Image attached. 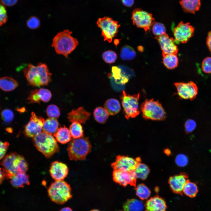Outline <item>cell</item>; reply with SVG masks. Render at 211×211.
<instances>
[{
    "label": "cell",
    "instance_id": "1",
    "mask_svg": "<svg viewBox=\"0 0 211 211\" xmlns=\"http://www.w3.org/2000/svg\"><path fill=\"white\" fill-rule=\"evenodd\" d=\"M23 71L29 84L32 86L47 85L51 81V74L45 63H39L36 66L29 64Z\"/></svg>",
    "mask_w": 211,
    "mask_h": 211
},
{
    "label": "cell",
    "instance_id": "2",
    "mask_svg": "<svg viewBox=\"0 0 211 211\" xmlns=\"http://www.w3.org/2000/svg\"><path fill=\"white\" fill-rule=\"evenodd\" d=\"M1 165L5 178L11 179L19 173H25L28 169V164L22 156L16 153H11L6 156Z\"/></svg>",
    "mask_w": 211,
    "mask_h": 211
},
{
    "label": "cell",
    "instance_id": "3",
    "mask_svg": "<svg viewBox=\"0 0 211 211\" xmlns=\"http://www.w3.org/2000/svg\"><path fill=\"white\" fill-rule=\"evenodd\" d=\"M72 33L68 29L58 33L54 38L52 44L57 54L67 58L78 44L77 40L71 36Z\"/></svg>",
    "mask_w": 211,
    "mask_h": 211
},
{
    "label": "cell",
    "instance_id": "4",
    "mask_svg": "<svg viewBox=\"0 0 211 211\" xmlns=\"http://www.w3.org/2000/svg\"><path fill=\"white\" fill-rule=\"evenodd\" d=\"M91 145L88 137L72 139L68 144L67 151L70 160H83L91 152Z\"/></svg>",
    "mask_w": 211,
    "mask_h": 211
},
{
    "label": "cell",
    "instance_id": "5",
    "mask_svg": "<svg viewBox=\"0 0 211 211\" xmlns=\"http://www.w3.org/2000/svg\"><path fill=\"white\" fill-rule=\"evenodd\" d=\"M33 139L35 147L47 158L50 157L59 151L57 141L52 135L42 131Z\"/></svg>",
    "mask_w": 211,
    "mask_h": 211
},
{
    "label": "cell",
    "instance_id": "6",
    "mask_svg": "<svg viewBox=\"0 0 211 211\" xmlns=\"http://www.w3.org/2000/svg\"><path fill=\"white\" fill-rule=\"evenodd\" d=\"M47 192L51 201L58 204H64L72 197L70 185L63 181H55L52 183Z\"/></svg>",
    "mask_w": 211,
    "mask_h": 211
},
{
    "label": "cell",
    "instance_id": "7",
    "mask_svg": "<svg viewBox=\"0 0 211 211\" xmlns=\"http://www.w3.org/2000/svg\"><path fill=\"white\" fill-rule=\"evenodd\" d=\"M140 109L145 120L160 121L166 118V113L161 104L153 99L145 100L141 104Z\"/></svg>",
    "mask_w": 211,
    "mask_h": 211
},
{
    "label": "cell",
    "instance_id": "8",
    "mask_svg": "<svg viewBox=\"0 0 211 211\" xmlns=\"http://www.w3.org/2000/svg\"><path fill=\"white\" fill-rule=\"evenodd\" d=\"M122 91L121 99L125 117L127 119L135 118L140 113L138 105L140 94L130 95L125 91Z\"/></svg>",
    "mask_w": 211,
    "mask_h": 211
},
{
    "label": "cell",
    "instance_id": "9",
    "mask_svg": "<svg viewBox=\"0 0 211 211\" xmlns=\"http://www.w3.org/2000/svg\"><path fill=\"white\" fill-rule=\"evenodd\" d=\"M97 23L101 30L104 40L111 42L113 39L117 35L120 24L117 21L108 17L99 18Z\"/></svg>",
    "mask_w": 211,
    "mask_h": 211
},
{
    "label": "cell",
    "instance_id": "10",
    "mask_svg": "<svg viewBox=\"0 0 211 211\" xmlns=\"http://www.w3.org/2000/svg\"><path fill=\"white\" fill-rule=\"evenodd\" d=\"M132 19L134 25L145 31L149 30L155 22L152 14L139 8L133 11Z\"/></svg>",
    "mask_w": 211,
    "mask_h": 211
},
{
    "label": "cell",
    "instance_id": "11",
    "mask_svg": "<svg viewBox=\"0 0 211 211\" xmlns=\"http://www.w3.org/2000/svg\"><path fill=\"white\" fill-rule=\"evenodd\" d=\"M174 85L176 88L177 94L181 98L192 101L196 97L198 89L193 81L176 82L174 83Z\"/></svg>",
    "mask_w": 211,
    "mask_h": 211
},
{
    "label": "cell",
    "instance_id": "12",
    "mask_svg": "<svg viewBox=\"0 0 211 211\" xmlns=\"http://www.w3.org/2000/svg\"><path fill=\"white\" fill-rule=\"evenodd\" d=\"M44 121L42 117L37 115L32 112L30 120L25 127L24 132L25 135L33 138L40 134L42 130Z\"/></svg>",
    "mask_w": 211,
    "mask_h": 211
},
{
    "label": "cell",
    "instance_id": "13",
    "mask_svg": "<svg viewBox=\"0 0 211 211\" xmlns=\"http://www.w3.org/2000/svg\"><path fill=\"white\" fill-rule=\"evenodd\" d=\"M140 161L139 158L134 159L125 156L119 155L116 156L115 161L111 164V166L114 170L129 171L135 170Z\"/></svg>",
    "mask_w": 211,
    "mask_h": 211
},
{
    "label": "cell",
    "instance_id": "14",
    "mask_svg": "<svg viewBox=\"0 0 211 211\" xmlns=\"http://www.w3.org/2000/svg\"><path fill=\"white\" fill-rule=\"evenodd\" d=\"M194 29L189 23L180 22L174 29L175 40L181 43H186L193 35Z\"/></svg>",
    "mask_w": 211,
    "mask_h": 211
},
{
    "label": "cell",
    "instance_id": "15",
    "mask_svg": "<svg viewBox=\"0 0 211 211\" xmlns=\"http://www.w3.org/2000/svg\"><path fill=\"white\" fill-rule=\"evenodd\" d=\"M113 176L115 182L125 187L128 184L136 186L137 178L134 170L127 171L114 170Z\"/></svg>",
    "mask_w": 211,
    "mask_h": 211
},
{
    "label": "cell",
    "instance_id": "16",
    "mask_svg": "<svg viewBox=\"0 0 211 211\" xmlns=\"http://www.w3.org/2000/svg\"><path fill=\"white\" fill-rule=\"evenodd\" d=\"M156 38L162 50L163 55L168 54H177L178 48L173 38H170L166 33Z\"/></svg>",
    "mask_w": 211,
    "mask_h": 211
},
{
    "label": "cell",
    "instance_id": "17",
    "mask_svg": "<svg viewBox=\"0 0 211 211\" xmlns=\"http://www.w3.org/2000/svg\"><path fill=\"white\" fill-rule=\"evenodd\" d=\"M49 171L51 176L55 180L63 181L68 174L69 169L65 164L55 161L51 163Z\"/></svg>",
    "mask_w": 211,
    "mask_h": 211
},
{
    "label": "cell",
    "instance_id": "18",
    "mask_svg": "<svg viewBox=\"0 0 211 211\" xmlns=\"http://www.w3.org/2000/svg\"><path fill=\"white\" fill-rule=\"evenodd\" d=\"M188 181L187 175L183 173L171 177L169 180V184L173 192L182 194L184 186Z\"/></svg>",
    "mask_w": 211,
    "mask_h": 211
},
{
    "label": "cell",
    "instance_id": "19",
    "mask_svg": "<svg viewBox=\"0 0 211 211\" xmlns=\"http://www.w3.org/2000/svg\"><path fill=\"white\" fill-rule=\"evenodd\" d=\"M51 97V93L49 90L40 88L31 91L28 100L29 103H39L41 101L47 102L49 101Z\"/></svg>",
    "mask_w": 211,
    "mask_h": 211
},
{
    "label": "cell",
    "instance_id": "20",
    "mask_svg": "<svg viewBox=\"0 0 211 211\" xmlns=\"http://www.w3.org/2000/svg\"><path fill=\"white\" fill-rule=\"evenodd\" d=\"M144 206L145 211H166L167 208L164 200L158 196L151 198Z\"/></svg>",
    "mask_w": 211,
    "mask_h": 211
},
{
    "label": "cell",
    "instance_id": "21",
    "mask_svg": "<svg viewBox=\"0 0 211 211\" xmlns=\"http://www.w3.org/2000/svg\"><path fill=\"white\" fill-rule=\"evenodd\" d=\"M91 114L80 107L72 110L68 114V119L70 122H76L80 123H85L88 120Z\"/></svg>",
    "mask_w": 211,
    "mask_h": 211
},
{
    "label": "cell",
    "instance_id": "22",
    "mask_svg": "<svg viewBox=\"0 0 211 211\" xmlns=\"http://www.w3.org/2000/svg\"><path fill=\"white\" fill-rule=\"evenodd\" d=\"M179 3L185 12L194 13L200 6V0H180Z\"/></svg>",
    "mask_w": 211,
    "mask_h": 211
},
{
    "label": "cell",
    "instance_id": "23",
    "mask_svg": "<svg viewBox=\"0 0 211 211\" xmlns=\"http://www.w3.org/2000/svg\"><path fill=\"white\" fill-rule=\"evenodd\" d=\"M53 135L57 140L62 144L67 143L71 139L69 130L64 126L58 128Z\"/></svg>",
    "mask_w": 211,
    "mask_h": 211
},
{
    "label": "cell",
    "instance_id": "24",
    "mask_svg": "<svg viewBox=\"0 0 211 211\" xmlns=\"http://www.w3.org/2000/svg\"><path fill=\"white\" fill-rule=\"evenodd\" d=\"M11 179L10 182L15 188L23 187L25 185H28L30 183L29 176L25 173H18Z\"/></svg>",
    "mask_w": 211,
    "mask_h": 211
},
{
    "label": "cell",
    "instance_id": "25",
    "mask_svg": "<svg viewBox=\"0 0 211 211\" xmlns=\"http://www.w3.org/2000/svg\"><path fill=\"white\" fill-rule=\"evenodd\" d=\"M104 108L108 114L111 115H115L121 109L119 101L114 98H110L107 100L104 104Z\"/></svg>",
    "mask_w": 211,
    "mask_h": 211
},
{
    "label": "cell",
    "instance_id": "26",
    "mask_svg": "<svg viewBox=\"0 0 211 211\" xmlns=\"http://www.w3.org/2000/svg\"><path fill=\"white\" fill-rule=\"evenodd\" d=\"M18 86V82L12 78L6 76L0 79V88L4 91H11Z\"/></svg>",
    "mask_w": 211,
    "mask_h": 211
},
{
    "label": "cell",
    "instance_id": "27",
    "mask_svg": "<svg viewBox=\"0 0 211 211\" xmlns=\"http://www.w3.org/2000/svg\"><path fill=\"white\" fill-rule=\"evenodd\" d=\"M144 207L142 201L134 199L127 200L123 205L125 211H142Z\"/></svg>",
    "mask_w": 211,
    "mask_h": 211
},
{
    "label": "cell",
    "instance_id": "28",
    "mask_svg": "<svg viewBox=\"0 0 211 211\" xmlns=\"http://www.w3.org/2000/svg\"><path fill=\"white\" fill-rule=\"evenodd\" d=\"M59 123L56 119L49 118L45 121L42 131L49 134H54L58 128Z\"/></svg>",
    "mask_w": 211,
    "mask_h": 211
},
{
    "label": "cell",
    "instance_id": "29",
    "mask_svg": "<svg viewBox=\"0 0 211 211\" xmlns=\"http://www.w3.org/2000/svg\"><path fill=\"white\" fill-rule=\"evenodd\" d=\"M111 72V75L117 84L125 85L128 81L129 79L122 74L118 67H112Z\"/></svg>",
    "mask_w": 211,
    "mask_h": 211
},
{
    "label": "cell",
    "instance_id": "30",
    "mask_svg": "<svg viewBox=\"0 0 211 211\" xmlns=\"http://www.w3.org/2000/svg\"><path fill=\"white\" fill-rule=\"evenodd\" d=\"M109 115L107 111L101 107H97L93 112V115L95 120L101 124L106 122Z\"/></svg>",
    "mask_w": 211,
    "mask_h": 211
},
{
    "label": "cell",
    "instance_id": "31",
    "mask_svg": "<svg viewBox=\"0 0 211 211\" xmlns=\"http://www.w3.org/2000/svg\"><path fill=\"white\" fill-rule=\"evenodd\" d=\"M163 56L164 64L167 68L172 69L177 66L178 59L176 55L168 54Z\"/></svg>",
    "mask_w": 211,
    "mask_h": 211
},
{
    "label": "cell",
    "instance_id": "32",
    "mask_svg": "<svg viewBox=\"0 0 211 211\" xmlns=\"http://www.w3.org/2000/svg\"><path fill=\"white\" fill-rule=\"evenodd\" d=\"M135 171L137 178L145 180L149 173V169L146 164L139 163L136 166Z\"/></svg>",
    "mask_w": 211,
    "mask_h": 211
},
{
    "label": "cell",
    "instance_id": "33",
    "mask_svg": "<svg viewBox=\"0 0 211 211\" xmlns=\"http://www.w3.org/2000/svg\"><path fill=\"white\" fill-rule=\"evenodd\" d=\"M136 55V53L134 49L131 47L126 45L122 47L120 56L123 60H130L134 58Z\"/></svg>",
    "mask_w": 211,
    "mask_h": 211
},
{
    "label": "cell",
    "instance_id": "34",
    "mask_svg": "<svg viewBox=\"0 0 211 211\" xmlns=\"http://www.w3.org/2000/svg\"><path fill=\"white\" fill-rule=\"evenodd\" d=\"M69 130L72 137L74 139L83 137L82 127L79 123L72 122L70 126Z\"/></svg>",
    "mask_w": 211,
    "mask_h": 211
},
{
    "label": "cell",
    "instance_id": "35",
    "mask_svg": "<svg viewBox=\"0 0 211 211\" xmlns=\"http://www.w3.org/2000/svg\"><path fill=\"white\" fill-rule=\"evenodd\" d=\"M198 192V188L196 184L192 182L187 181L185 185L183 193L186 195L191 198L195 197Z\"/></svg>",
    "mask_w": 211,
    "mask_h": 211
},
{
    "label": "cell",
    "instance_id": "36",
    "mask_svg": "<svg viewBox=\"0 0 211 211\" xmlns=\"http://www.w3.org/2000/svg\"><path fill=\"white\" fill-rule=\"evenodd\" d=\"M137 195L142 200L147 199L150 196L151 191L148 188L143 184L137 185L135 188Z\"/></svg>",
    "mask_w": 211,
    "mask_h": 211
},
{
    "label": "cell",
    "instance_id": "37",
    "mask_svg": "<svg viewBox=\"0 0 211 211\" xmlns=\"http://www.w3.org/2000/svg\"><path fill=\"white\" fill-rule=\"evenodd\" d=\"M102 57L106 63L111 64L115 61L117 58V55L114 51L111 50H108L103 53Z\"/></svg>",
    "mask_w": 211,
    "mask_h": 211
},
{
    "label": "cell",
    "instance_id": "38",
    "mask_svg": "<svg viewBox=\"0 0 211 211\" xmlns=\"http://www.w3.org/2000/svg\"><path fill=\"white\" fill-rule=\"evenodd\" d=\"M46 113L49 118L56 119L60 115V111L58 107L54 104L50 105L46 109Z\"/></svg>",
    "mask_w": 211,
    "mask_h": 211
},
{
    "label": "cell",
    "instance_id": "39",
    "mask_svg": "<svg viewBox=\"0 0 211 211\" xmlns=\"http://www.w3.org/2000/svg\"><path fill=\"white\" fill-rule=\"evenodd\" d=\"M152 32L156 37H159L166 34V28L162 23L155 22L153 25Z\"/></svg>",
    "mask_w": 211,
    "mask_h": 211
},
{
    "label": "cell",
    "instance_id": "40",
    "mask_svg": "<svg viewBox=\"0 0 211 211\" xmlns=\"http://www.w3.org/2000/svg\"><path fill=\"white\" fill-rule=\"evenodd\" d=\"M1 116L2 119L6 122H11L14 117L13 112L9 109L3 110L1 112Z\"/></svg>",
    "mask_w": 211,
    "mask_h": 211
},
{
    "label": "cell",
    "instance_id": "41",
    "mask_svg": "<svg viewBox=\"0 0 211 211\" xmlns=\"http://www.w3.org/2000/svg\"><path fill=\"white\" fill-rule=\"evenodd\" d=\"M26 24L28 27L31 29H35L39 28L40 25V21L37 17L32 16L27 21Z\"/></svg>",
    "mask_w": 211,
    "mask_h": 211
},
{
    "label": "cell",
    "instance_id": "42",
    "mask_svg": "<svg viewBox=\"0 0 211 211\" xmlns=\"http://www.w3.org/2000/svg\"><path fill=\"white\" fill-rule=\"evenodd\" d=\"M8 16L5 6L0 0V26H1L7 22Z\"/></svg>",
    "mask_w": 211,
    "mask_h": 211
},
{
    "label": "cell",
    "instance_id": "43",
    "mask_svg": "<svg viewBox=\"0 0 211 211\" xmlns=\"http://www.w3.org/2000/svg\"><path fill=\"white\" fill-rule=\"evenodd\" d=\"M188 159L186 155L183 154H180L176 157L175 162L179 166L184 167L187 165Z\"/></svg>",
    "mask_w": 211,
    "mask_h": 211
},
{
    "label": "cell",
    "instance_id": "44",
    "mask_svg": "<svg viewBox=\"0 0 211 211\" xmlns=\"http://www.w3.org/2000/svg\"><path fill=\"white\" fill-rule=\"evenodd\" d=\"M202 69L205 73H211V57H208L204 59L202 64Z\"/></svg>",
    "mask_w": 211,
    "mask_h": 211
},
{
    "label": "cell",
    "instance_id": "45",
    "mask_svg": "<svg viewBox=\"0 0 211 211\" xmlns=\"http://www.w3.org/2000/svg\"><path fill=\"white\" fill-rule=\"evenodd\" d=\"M196 123L193 120L188 119L185 122L184 127L186 132L189 133L192 132L195 129Z\"/></svg>",
    "mask_w": 211,
    "mask_h": 211
},
{
    "label": "cell",
    "instance_id": "46",
    "mask_svg": "<svg viewBox=\"0 0 211 211\" xmlns=\"http://www.w3.org/2000/svg\"><path fill=\"white\" fill-rule=\"evenodd\" d=\"M9 146L8 142H3L0 140V160L5 157Z\"/></svg>",
    "mask_w": 211,
    "mask_h": 211
},
{
    "label": "cell",
    "instance_id": "47",
    "mask_svg": "<svg viewBox=\"0 0 211 211\" xmlns=\"http://www.w3.org/2000/svg\"><path fill=\"white\" fill-rule=\"evenodd\" d=\"M110 79V83L112 89L115 91L117 92H120L123 91L125 88V85L118 84L116 83L113 77L111 75H109Z\"/></svg>",
    "mask_w": 211,
    "mask_h": 211
},
{
    "label": "cell",
    "instance_id": "48",
    "mask_svg": "<svg viewBox=\"0 0 211 211\" xmlns=\"http://www.w3.org/2000/svg\"><path fill=\"white\" fill-rule=\"evenodd\" d=\"M118 67L120 69L122 74L129 79L133 76V72L127 67L124 65H120Z\"/></svg>",
    "mask_w": 211,
    "mask_h": 211
},
{
    "label": "cell",
    "instance_id": "49",
    "mask_svg": "<svg viewBox=\"0 0 211 211\" xmlns=\"http://www.w3.org/2000/svg\"><path fill=\"white\" fill-rule=\"evenodd\" d=\"M1 1L5 6L10 7L15 5L18 0H1Z\"/></svg>",
    "mask_w": 211,
    "mask_h": 211
},
{
    "label": "cell",
    "instance_id": "50",
    "mask_svg": "<svg viewBox=\"0 0 211 211\" xmlns=\"http://www.w3.org/2000/svg\"><path fill=\"white\" fill-rule=\"evenodd\" d=\"M207 44L210 51L211 52V30L208 34L207 38Z\"/></svg>",
    "mask_w": 211,
    "mask_h": 211
},
{
    "label": "cell",
    "instance_id": "51",
    "mask_svg": "<svg viewBox=\"0 0 211 211\" xmlns=\"http://www.w3.org/2000/svg\"><path fill=\"white\" fill-rule=\"evenodd\" d=\"M122 1L124 5L128 7L132 6L134 3V0H122Z\"/></svg>",
    "mask_w": 211,
    "mask_h": 211
},
{
    "label": "cell",
    "instance_id": "52",
    "mask_svg": "<svg viewBox=\"0 0 211 211\" xmlns=\"http://www.w3.org/2000/svg\"><path fill=\"white\" fill-rule=\"evenodd\" d=\"M5 177L2 169L0 168V185L4 179Z\"/></svg>",
    "mask_w": 211,
    "mask_h": 211
},
{
    "label": "cell",
    "instance_id": "53",
    "mask_svg": "<svg viewBox=\"0 0 211 211\" xmlns=\"http://www.w3.org/2000/svg\"><path fill=\"white\" fill-rule=\"evenodd\" d=\"M59 211H73L72 210L70 207H66L62 208Z\"/></svg>",
    "mask_w": 211,
    "mask_h": 211
},
{
    "label": "cell",
    "instance_id": "54",
    "mask_svg": "<svg viewBox=\"0 0 211 211\" xmlns=\"http://www.w3.org/2000/svg\"><path fill=\"white\" fill-rule=\"evenodd\" d=\"M166 151L165 152L166 153V154H169V153H170V152L169 151V150H167L168 151H167V150H166Z\"/></svg>",
    "mask_w": 211,
    "mask_h": 211
},
{
    "label": "cell",
    "instance_id": "55",
    "mask_svg": "<svg viewBox=\"0 0 211 211\" xmlns=\"http://www.w3.org/2000/svg\"><path fill=\"white\" fill-rule=\"evenodd\" d=\"M91 211H100L99 210H97V209H94V210H93Z\"/></svg>",
    "mask_w": 211,
    "mask_h": 211
},
{
    "label": "cell",
    "instance_id": "56",
    "mask_svg": "<svg viewBox=\"0 0 211 211\" xmlns=\"http://www.w3.org/2000/svg\"></svg>",
    "mask_w": 211,
    "mask_h": 211
}]
</instances>
